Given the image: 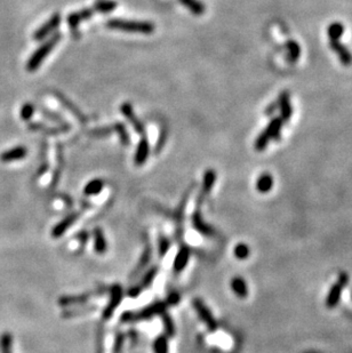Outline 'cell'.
Here are the masks:
<instances>
[{"label": "cell", "mask_w": 352, "mask_h": 353, "mask_svg": "<svg viewBox=\"0 0 352 353\" xmlns=\"http://www.w3.org/2000/svg\"><path fill=\"white\" fill-rule=\"evenodd\" d=\"M168 305L165 301L156 302L151 305L143 308L139 311H126L122 314L120 320L122 322H139V321H147L151 320L153 317L160 316L161 313L166 312V309Z\"/></svg>", "instance_id": "cell-1"}, {"label": "cell", "mask_w": 352, "mask_h": 353, "mask_svg": "<svg viewBox=\"0 0 352 353\" xmlns=\"http://www.w3.org/2000/svg\"><path fill=\"white\" fill-rule=\"evenodd\" d=\"M107 28L124 32L144 33V35H150V33L154 31V26L150 22L120 20V18H112V20H109L107 22Z\"/></svg>", "instance_id": "cell-2"}, {"label": "cell", "mask_w": 352, "mask_h": 353, "mask_svg": "<svg viewBox=\"0 0 352 353\" xmlns=\"http://www.w3.org/2000/svg\"><path fill=\"white\" fill-rule=\"evenodd\" d=\"M61 38H62L61 33L56 32L54 36L51 37L46 42L42 43V45L31 55L30 59H29L27 63V70L29 72L36 71L38 67L41 65V63L44 62L46 57L50 55V53L54 50V47L59 43Z\"/></svg>", "instance_id": "cell-3"}, {"label": "cell", "mask_w": 352, "mask_h": 353, "mask_svg": "<svg viewBox=\"0 0 352 353\" xmlns=\"http://www.w3.org/2000/svg\"><path fill=\"white\" fill-rule=\"evenodd\" d=\"M283 124L284 122L280 117L273 118L267 126V128L260 134V136L256 138V141H255V150H257V151H263L264 149H267L268 144L271 139L278 141V139L280 138Z\"/></svg>", "instance_id": "cell-4"}, {"label": "cell", "mask_w": 352, "mask_h": 353, "mask_svg": "<svg viewBox=\"0 0 352 353\" xmlns=\"http://www.w3.org/2000/svg\"><path fill=\"white\" fill-rule=\"evenodd\" d=\"M348 281H349V275L345 272H341L339 274V278H337V281L331 287L328 295H327V297H326L327 308L333 309L340 303L342 292H343V288L348 285Z\"/></svg>", "instance_id": "cell-5"}, {"label": "cell", "mask_w": 352, "mask_h": 353, "mask_svg": "<svg viewBox=\"0 0 352 353\" xmlns=\"http://www.w3.org/2000/svg\"><path fill=\"white\" fill-rule=\"evenodd\" d=\"M192 305H194L197 314H198V317L200 318V320L205 323L209 332H215L218 330V321H216L213 313H212L209 308L206 305L202 299L195 298L194 301H192Z\"/></svg>", "instance_id": "cell-6"}, {"label": "cell", "mask_w": 352, "mask_h": 353, "mask_svg": "<svg viewBox=\"0 0 352 353\" xmlns=\"http://www.w3.org/2000/svg\"><path fill=\"white\" fill-rule=\"evenodd\" d=\"M124 292L120 285L114 284L110 288V299L107 304V307L103 310L102 317L104 320H109V319L113 316L114 311L117 310V308L120 305V303L123 302Z\"/></svg>", "instance_id": "cell-7"}, {"label": "cell", "mask_w": 352, "mask_h": 353, "mask_svg": "<svg viewBox=\"0 0 352 353\" xmlns=\"http://www.w3.org/2000/svg\"><path fill=\"white\" fill-rule=\"evenodd\" d=\"M80 216V213L79 211H76V213H72V214L67 215L65 219L62 220L60 223H57L54 228L52 230V237L54 239H59L61 238L62 236H63L65 232L69 230L72 224L76 223L77 220L79 219Z\"/></svg>", "instance_id": "cell-8"}, {"label": "cell", "mask_w": 352, "mask_h": 353, "mask_svg": "<svg viewBox=\"0 0 352 353\" xmlns=\"http://www.w3.org/2000/svg\"><path fill=\"white\" fill-rule=\"evenodd\" d=\"M60 23H61V15L59 13H56L44 24V26L38 29V30L35 32V35H33L35 40H41L47 36H50L51 33L60 26Z\"/></svg>", "instance_id": "cell-9"}, {"label": "cell", "mask_w": 352, "mask_h": 353, "mask_svg": "<svg viewBox=\"0 0 352 353\" xmlns=\"http://www.w3.org/2000/svg\"><path fill=\"white\" fill-rule=\"evenodd\" d=\"M53 94H54V96L56 98V100L59 101V102L64 106V108L67 110V111H70V112L75 115V117L79 120L80 123H83V124H86L87 123V118H86V115L81 112V111L78 109V106H77L74 102H71V101L66 98V96H64L62 93H60V91H53Z\"/></svg>", "instance_id": "cell-10"}, {"label": "cell", "mask_w": 352, "mask_h": 353, "mask_svg": "<svg viewBox=\"0 0 352 353\" xmlns=\"http://www.w3.org/2000/svg\"><path fill=\"white\" fill-rule=\"evenodd\" d=\"M190 256L191 249L185 244L182 245L175 256L174 262H173V270H174V272L180 273L186 268V265L190 261Z\"/></svg>", "instance_id": "cell-11"}, {"label": "cell", "mask_w": 352, "mask_h": 353, "mask_svg": "<svg viewBox=\"0 0 352 353\" xmlns=\"http://www.w3.org/2000/svg\"><path fill=\"white\" fill-rule=\"evenodd\" d=\"M120 110H122V112L124 113L125 117L127 118L128 122L132 124L133 128L135 129V132L138 133L139 135H142V136H146V128H144V126L141 123V120H138L136 118V115H135L132 104L124 103L122 106H120Z\"/></svg>", "instance_id": "cell-12"}, {"label": "cell", "mask_w": 352, "mask_h": 353, "mask_svg": "<svg viewBox=\"0 0 352 353\" xmlns=\"http://www.w3.org/2000/svg\"><path fill=\"white\" fill-rule=\"evenodd\" d=\"M278 109L280 110V118L284 123H287L293 114V109L291 105V95L288 91H283L277 100Z\"/></svg>", "instance_id": "cell-13"}, {"label": "cell", "mask_w": 352, "mask_h": 353, "mask_svg": "<svg viewBox=\"0 0 352 353\" xmlns=\"http://www.w3.org/2000/svg\"><path fill=\"white\" fill-rule=\"evenodd\" d=\"M149 153H150V146H149V141L146 136H142L141 141L138 142L136 151H135L134 156V163L135 166H143L147 162L149 158Z\"/></svg>", "instance_id": "cell-14"}, {"label": "cell", "mask_w": 352, "mask_h": 353, "mask_svg": "<svg viewBox=\"0 0 352 353\" xmlns=\"http://www.w3.org/2000/svg\"><path fill=\"white\" fill-rule=\"evenodd\" d=\"M330 46H331L332 50L335 52V54L340 59L342 64L345 65V66H350L352 64V54H351V52L340 40L331 41Z\"/></svg>", "instance_id": "cell-15"}, {"label": "cell", "mask_w": 352, "mask_h": 353, "mask_svg": "<svg viewBox=\"0 0 352 353\" xmlns=\"http://www.w3.org/2000/svg\"><path fill=\"white\" fill-rule=\"evenodd\" d=\"M27 154H28V150L26 147H22V146L15 147L0 154V161L7 163V162L16 161V160H22V159L27 157Z\"/></svg>", "instance_id": "cell-16"}, {"label": "cell", "mask_w": 352, "mask_h": 353, "mask_svg": "<svg viewBox=\"0 0 352 353\" xmlns=\"http://www.w3.org/2000/svg\"><path fill=\"white\" fill-rule=\"evenodd\" d=\"M28 127L30 130H33V132H41V133H46L50 135H57L61 133H65L71 128L69 124L56 126V127H48V126L44 124H39V123H32L29 125Z\"/></svg>", "instance_id": "cell-17"}, {"label": "cell", "mask_w": 352, "mask_h": 353, "mask_svg": "<svg viewBox=\"0 0 352 353\" xmlns=\"http://www.w3.org/2000/svg\"><path fill=\"white\" fill-rule=\"evenodd\" d=\"M192 225H194V228L198 231L199 233L206 237H213L215 234L214 229L212 228L210 225L205 223L204 220H202L199 209H197L194 214H192Z\"/></svg>", "instance_id": "cell-18"}, {"label": "cell", "mask_w": 352, "mask_h": 353, "mask_svg": "<svg viewBox=\"0 0 352 353\" xmlns=\"http://www.w3.org/2000/svg\"><path fill=\"white\" fill-rule=\"evenodd\" d=\"M216 182V173L214 169H207L202 178V187L199 196V204L204 200V198L212 191Z\"/></svg>", "instance_id": "cell-19"}, {"label": "cell", "mask_w": 352, "mask_h": 353, "mask_svg": "<svg viewBox=\"0 0 352 353\" xmlns=\"http://www.w3.org/2000/svg\"><path fill=\"white\" fill-rule=\"evenodd\" d=\"M152 258V248L150 244H147L146 248H144L143 254L141 256V258H139L138 263L136 265V268L134 269L133 273L131 274V279H135L137 277V275L142 272V271L148 267V264L150 263V261Z\"/></svg>", "instance_id": "cell-20"}, {"label": "cell", "mask_w": 352, "mask_h": 353, "mask_svg": "<svg viewBox=\"0 0 352 353\" xmlns=\"http://www.w3.org/2000/svg\"><path fill=\"white\" fill-rule=\"evenodd\" d=\"M93 238H94V250L96 254L103 255L108 249V243L105 239L103 230L101 228H95L93 230Z\"/></svg>", "instance_id": "cell-21"}, {"label": "cell", "mask_w": 352, "mask_h": 353, "mask_svg": "<svg viewBox=\"0 0 352 353\" xmlns=\"http://www.w3.org/2000/svg\"><path fill=\"white\" fill-rule=\"evenodd\" d=\"M93 293L81 294V295H69V296H62L59 299V304L62 307L72 305V304H80L87 302Z\"/></svg>", "instance_id": "cell-22"}, {"label": "cell", "mask_w": 352, "mask_h": 353, "mask_svg": "<svg viewBox=\"0 0 352 353\" xmlns=\"http://www.w3.org/2000/svg\"><path fill=\"white\" fill-rule=\"evenodd\" d=\"M231 288L233 293L240 298H245L248 296V287L245 280L242 277H234L231 280Z\"/></svg>", "instance_id": "cell-23"}, {"label": "cell", "mask_w": 352, "mask_h": 353, "mask_svg": "<svg viewBox=\"0 0 352 353\" xmlns=\"http://www.w3.org/2000/svg\"><path fill=\"white\" fill-rule=\"evenodd\" d=\"M104 187V182L103 180H100V178H94V180L89 181L87 184L84 187V195L87 197L96 196L103 191Z\"/></svg>", "instance_id": "cell-24"}, {"label": "cell", "mask_w": 352, "mask_h": 353, "mask_svg": "<svg viewBox=\"0 0 352 353\" xmlns=\"http://www.w3.org/2000/svg\"><path fill=\"white\" fill-rule=\"evenodd\" d=\"M287 48V60L289 63H295L301 56V47L295 40H288L286 42Z\"/></svg>", "instance_id": "cell-25"}, {"label": "cell", "mask_w": 352, "mask_h": 353, "mask_svg": "<svg viewBox=\"0 0 352 353\" xmlns=\"http://www.w3.org/2000/svg\"><path fill=\"white\" fill-rule=\"evenodd\" d=\"M273 186V178L270 174H262L256 182V189L259 192L268 193Z\"/></svg>", "instance_id": "cell-26"}, {"label": "cell", "mask_w": 352, "mask_h": 353, "mask_svg": "<svg viewBox=\"0 0 352 353\" xmlns=\"http://www.w3.org/2000/svg\"><path fill=\"white\" fill-rule=\"evenodd\" d=\"M180 3L189 9L191 13H194L195 15H202L206 11L205 5L200 3L199 0H180Z\"/></svg>", "instance_id": "cell-27"}, {"label": "cell", "mask_w": 352, "mask_h": 353, "mask_svg": "<svg viewBox=\"0 0 352 353\" xmlns=\"http://www.w3.org/2000/svg\"><path fill=\"white\" fill-rule=\"evenodd\" d=\"M343 33H344V27H343V24L340 22L332 23L328 27V29H327V35H328L331 41L340 40L342 36H343Z\"/></svg>", "instance_id": "cell-28"}, {"label": "cell", "mask_w": 352, "mask_h": 353, "mask_svg": "<svg viewBox=\"0 0 352 353\" xmlns=\"http://www.w3.org/2000/svg\"><path fill=\"white\" fill-rule=\"evenodd\" d=\"M160 316H161L163 331H165V335L167 337H174L176 334V330H175V323L174 321H173L172 317L167 312L161 313Z\"/></svg>", "instance_id": "cell-29"}, {"label": "cell", "mask_w": 352, "mask_h": 353, "mask_svg": "<svg viewBox=\"0 0 352 353\" xmlns=\"http://www.w3.org/2000/svg\"><path fill=\"white\" fill-rule=\"evenodd\" d=\"M158 270L159 269L157 267H154L149 270L148 272L143 275L141 283H139V285H136V286L139 288V291L143 292L144 289H147L151 286V285L153 284L154 278H156V275L158 274Z\"/></svg>", "instance_id": "cell-30"}, {"label": "cell", "mask_w": 352, "mask_h": 353, "mask_svg": "<svg viewBox=\"0 0 352 353\" xmlns=\"http://www.w3.org/2000/svg\"><path fill=\"white\" fill-rule=\"evenodd\" d=\"M113 130L118 134L120 142H122L124 147H127L128 144L131 143V137H129V135L127 133V129H126V127H125L124 124H122V123L114 124Z\"/></svg>", "instance_id": "cell-31"}, {"label": "cell", "mask_w": 352, "mask_h": 353, "mask_svg": "<svg viewBox=\"0 0 352 353\" xmlns=\"http://www.w3.org/2000/svg\"><path fill=\"white\" fill-rule=\"evenodd\" d=\"M117 7V3L113 2V0H101L95 4V6L93 7L95 12L100 13H110L112 12Z\"/></svg>", "instance_id": "cell-32"}, {"label": "cell", "mask_w": 352, "mask_h": 353, "mask_svg": "<svg viewBox=\"0 0 352 353\" xmlns=\"http://www.w3.org/2000/svg\"><path fill=\"white\" fill-rule=\"evenodd\" d=\"M168 337L166 335L158 336L153 342L154 353H168Z\"/></svg>", "instance_id": "cell-33"}, {"label": "cell", "mask_w": 352, "mask_h": 353, "mask_svg": "<svg viewBox=\"0 0 352 353\" xmlns=\"http://www.w3.org/2000/svg\"><path fill=\"white\" fill-rule=\"evenodd\" d=\"M171 248V241L163 234H160L158 238V255L160 258H163L167 255Z\"/></svg>", "instance_id": "cell-34"}, {"label": "cell", "mask_w": 352, "mask_h": 353, "mask_svg": "<svg viewBox=\"0 0 352 353\" xmlns=\"http://www.w3.org/2000/svg\"><path fill=\"white\" fill-rule=\"evenodd\" d=\"M12 335L8 333H5L0 338V347H2V353H12Z\"/></svg>", "instance_id": "cell-35"}, {"label": "cell", "mask_w": 352, "mask_h": 353, "mask_svg": "<svg viewBox=\"0 0 352 353\" xmlns=\"http://www.w3.org/2000/svg\"><path fill=\"white\" fill-rule=\"evenodd\" d=\"M250 249L246 244H238L233 249V254L236 258L238 260H246L249 256Z\"/></svg>", "instance_id": "cell-36"}, {"label": "cell", "mask_w": 352, "mask_h": 353, "mask_svg": "<svg viewBox=\"0 0 352 353\" xmlns=\"http://www.w3.org/2000/svg\"><path fill=\"white\" fill-rule=\"evenodd\" d=\"M35 113V105L31 103H26L21 109V118L26 122H29Z\"/></svg>", "instance_id": "cell-37"}, {"label": "cell", "mask_w": 352, "mask_h": 353, "mask_svg": "<svg viewBox=\"0 0 352 353\" xmlns=\"http://www.w3.org/2000/svg\"><path fill=\"white\" fill-rule=\"evenodd\" d=\"M40 111H41V113L44 114L46 118L53 120V122L59 123V124H61V125H64V124H66V123L64 122V119L62 118L59 113L53 112V111L48 110V109H45V108H40Z\"/></svg>", "instance_id": "cell-38"}, {"label": "cell", "mask_w": 352, "mask_h": 353, "mask_svg": "<svg viewBox=\"0 0 352 353\" xmlns=\"http://www.w3.org/2000/svg\"><path fill=\"white\" fill-rule=\"evenodd\" d=\"M114 132L113 127H102V128H95L93 130H90L89 135L90 136H94V137H105V136H109V135Z\"/></svg>", "instance_id": "cell-39"}, {"label": "cell", "mask_w": 352, "mask_h": 353, "mask_svg": "<svg viewBox=\"0 0 352 353\" xmlns=\"http://www.w3.org/2000/svg\"><path fill=\"white\" fill-rule=\"evenodd\" d=\"M124 344H125V335L123 333H118L114 340L112 353H122Z\"/></svg>", "instance_id": "cell-40"}, {"label": "cell", "mask_w": 352, "mask_h": 353, "mask_svg": "<svg viewBox=\"0 0 352 353\" xmlns=\"http://www.w3.org/2000/svg\"><path fill=\"white\" fill-rule=\"evenodd\" d=\"M95 310V307L93 308H87V309H80V310H69L63 313V317L66 318H74L76 316H80V314H86V313H89L91 311Z\"/></svg>", "instance_id": "cell-41"}, {"label": "cell", "mask_w": 352, "mask_h": 353, "mask_svg": "<svg viewBox=\"0 0 352 353\" xmlns=\"http://www.w3.org/2000/svg\"><path fill=\"white\" fill-rule=\"evenodd\" d=\"M181 301V296H180V294H178L177 292H172L168 294V296L167 298L165 299V302L168 307H174V305H177L178 303H180Z\"/></svg>", "instance_id": "cell-42"}, {"label": "cell", "mask_w": 352, "mask_h": 353, "mask_svg": "<svg viewBox=\"0 0 352 353\" xmlns=\"http://www.w3.org/2000/svg\"><path fill=\"white\" fill-rule=\"evenodd\" d=\"M81 22V18L79 16V13L76 12V13H71L69 17H67V23H69V26L71 29H76L77 27L79 26Z\"/></svg>", "instance_id": "cell-43"}, {"label": "cell", "mask_w": 352, "mask_h": 353, "mask_svg": "<svg viewBox=\"0 0 352 353\" xmlns=\"http://www.w3.org/2000/svg\"><path fill=\"white\" fill-rule=\"evenodd\" d=\"M94 8H86L83 9V11H79V16L81 18V21H86V20H89V18L93 16L94 14Z\"/></svg>", "instance_id": "cell-44"}, {"label": "cell", "mask_w": 352, "mask_h": 353, "mask_svg": "<svg viewBox=\"0 0 352 353\" xmlns=\"http://www.w3.org/2000/svg\"><path fill=\"white\" fill-rule=\"evenodd\" d=\"M166 139H167V133H162L160 135V137H159L158 139V142H157V146H156V149H154V152L156 153H159L161 151V149L163 147V144L166 143Z\"/></svg>", "instance_id": "cell-45"}, {"label": "cell", "mask_w": 352, "mask_h": 353, "mask_svg": "<svg viewBox=\"0 0 352 353\" xmlns=\"http://www.w3.org/2000/svg\"><path fill=\"white\" fill-rule=\"evenodd\" d=\"M96 353H103V330H99L98 334V349Z\"/></svg>", "instance_id": "cell-46"}, {"label": "cell", "mask_w": 352, "mask_h": 353, "mask_svg": "<svg viewBox=\"0 0 352 353\" xmlns=\"http://www.w3.org/2000/svg\"><path fill=\"white\" fill-rule=\"evenodd\" d=\"M276 109H278V102L274 101V102L270 104L267 108V110H265V114H272L274 111H276Z\"/></svg>", "instance_id": "cell-47"}, {"label": "cell", "mask_w": 352, "mask_h": 353, "mask_svg": "<svg viewBox=\"0 0 352 353\" xmlns=\"http://www.w3.org/2000/svg\"><path fill=\"white\" fill-rule=\"evenodd\" d=\"M77 238L80 239V244L81 246H85L86 243H87V240H88V234H87V232H80V233L78 234V237Z\"/></svg>", "instance_id": "cell-48"}]
</instances>
